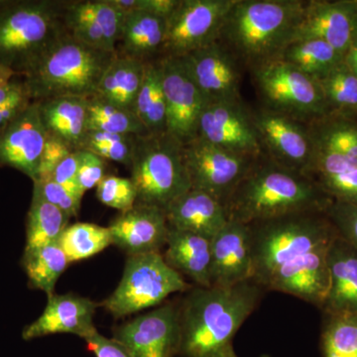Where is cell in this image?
I'll use <instances>...</instances> for the list:
<instances>
[{"mask_svg": "<svg viewBox=\"0 0 357 357\" xmlns=\"http://www.w3.org/2000/svg\"><path fill=\"white\" fill-rule=\"evenodd\" d=\"M263 289L249 280L230 287H197L180 302L181 357H227L232 340L261 300Z\"/></svg>", "mask_w": 357, "mask_h": 357, "instance_id": "cell-1", "label": "cell"}, {"mask_svg": "<svg viewBox=\"0 0 357 357\" xmlns=\"http://www.w3.org/2000/svg\"><path fill=\"white\" fill-rule=\"evenodd\" d=\"M333 199L299 172L258 158L225 203L229 220L244 225L304 213H325Z\"/></svg>", "mask_w": 357, "mask_h": 357, "instance_id": "cell-2", "label": "cell"}, {"mask_svg": "<svg viewBox=\"0 0 357 357\" xmlns=\"http://www.w3.org/2000/svg\"><path fill=\"white\" fill-rule=\"evenodd\" d=\"M304 7L298 0H236L218 42L255 69L280 58L292 43Z\"/></svg>", "mask_w": 357, "mask_h": 357, "instance_id": "cell-3", "label": "cell"}, {"mask_svg": "<svg viewBox=\"0 0 357 357\" xmlns=\"http://www.w3.org/2000/svg\"><path fill=\"white\" fill-rule=\"evenodd\" d=\"M115 55L65 33L22 77L23 83L32 102L64 96L91 98Z\"/></svg>", "mask_w": 357, "mask_h": 357, "instance_id": "cell-4", "label": "cell"}, {"mask_svg": "<svg viewBox=\"0 0 357 357\" xmlns=\"http://www.w3.org/2000/svg\"><path fill=\"white\" fill-rule=\"evenodd\" d=\"M61 0H0V66L27 75L66 31Z\"/></svg>", "mask_w": 357, "mask_h": 357, "instance_id": "cell-5", "label": "cell"}, {"mask_svg": "<svg viewBox=\"0 0 357 357\" xmlns=\"http://www.w3.org/2000/svg\"><path fill=\"white\" fill-rule=\"evenodd\" d=\"M249 227L252 280L261 287L275 270L314 249L330 245L337 236L325 213H296L252 223Z\"/></svg>", "mask_w": 357, "mask_h": 357, "instance_id": "cell-6", "label": "cell"}, {"mask_svg": "<svg viewBox=\"0 0 357 357\" xmlns=\"http://www.w3.org/2000/svg\"><path fill=\"white\" fill-rule=\"evenodd\" d=\"M137 203L165 211L192 189L183 157V144L170 134L141 136L131 165Z\"/></svg>", "mask_w": 357, "mask_h": 357, "instance_id": "cell-7", "label": "cell"}, {"mask_svg": "<svg viewBox=\"0 0 357 357\" xmlns=\"http://www.w3.org/2000/svg\"><path fill=\"white\" fill-rule=\"evenodd\" d=\"M191 288L161 252L131 255L119 286L102 306L114 318H124L160 306L173 294L188 292Z\"/></svg>", "mask_w": 357, "mask_h": 357, "instance_id": "cell-8", "label": "cell"}, {"mask_svg": "<svg viewBox=\"0 0 357 357\" xmlns=\"http://www.w3.org/2000/svg\"><path fill=\"white\" fill-rule=\"evenodd\" d=\"M256 84L269 109L288 116L316 119L330 109L317 79L282 59L255 68Z\"/></svg>", "mask_w": 357, "mask_h": 357, "instance_id": "cell-9", "label": "cell"}, {"mask_svg": "<svg viewBox=\"0 0 357 357\" xmlns=\"http://www.w3.org/2000/svg\"><path fill=\"white\" fill-rule=\"evenodd\" d=\"M236 0H180L166 20L162 58L184 57L218 41Z\"/></svg>", "mask_w": 357, "mask_h": 357, "instance_id": "cell-10", "label": "cell"}, {"mask_svg": "<svg viewBox=\"0 0 357 357\" xmlns=\"http://www.w3.org/2000/svg\"><path fill=\"white\" fill-rule=\"evenodd\" d=\"M183 157L192 189L208 192L223 204L258 159L201 138L183 145Z\"/></svg>", "mask_w": 357, "mask_h": 357, "instance_id": "cell-11", "label": "cell"}, {"mask_svg": "<svg viewBox=\"0 0 357 357\" xmlns=\"http://www.w3.org/2000/svg\"><path fill=\"white\" fill-rule=\"evenodd\" d=\"M115 340L131 357H175L181 342L180 302L169 301L156 309L116 326Z\"/></svg>", "mask_w": 357, "mask_h": 357, "instance_id": "cell-12", "label": "cell"}, {"mask_svg": "<svg viewBox=\"0 0 357 357\" xmlns=\"http://www.w3.org/2000/svg\"><path fill=\"white\" fill-rule=\"evenodd\" d=\"M166 98V132L183 145L197 137L206 98L181 57L161 58Z\"/></svg>", "mask_w": 357, "mask_h": 357, "instance_id": "cell-13", "label": "cell"}, {"mask_svg": "<svg viewBox=\"0 0 357 357\" xmlns=\"http://www.w3.org/2000/svg\"><path fill=\"white\" fill-rule=\"evenodd\" d=\"M196 138L255 158H259L262 151L253 115L248 114L241 100L206 103Z\"/></svg>", "mask_w": 357, "mask_h": 357, "instance_id": "cell-14", "label": "cell"}, {"mask_svg": "<svg viewBox=\"0 0 357 357\" xmlns=\"http://www.w3.org/2000/svg\"><path fill=\"white\" fill-rule=\"evenodd\" d=\"M60 15L73 38L115 53L124 15L109 0H61Z\"/></svg>", "mask_w": 357, "mask_h": 357, "instance_id": "cell-15", "label": "cell"}, {"mask_svg": "<svg viewBox=\"0 0 357 357\" xmlns=\"http://www.w3.org/2000/svg\"><path fill=\"white\" fill-rule=\"evenodd\" d=\"M356 37L357 0L310 1L305 3L292 43L321 40L344 57Z\"/></svg>", "mask_w": 357, "mask_h": 357, "instance_id": "cell-16", "label": "cell"}, {"mask_svg": "<svg viewBox=\"0 0 357 357\" xmlns=\"http://www.w3.org/2000/svg\"><path fill=\"white\" fill-rule=\"evenodd\" d=\"M261 145L267 147L270 158L280 165L305 175L312 159V143L310 130L293 117L264 109L253 114Z\"/></svg>", "mask_w": 357, "mask_h": 357, "instance_id": "cell-17", "label": "cell"}, {"mask_svg": "<svg viewBox=\"0 0 357 357\" xmlns=\"http://www.w3.org/2000/svg\"><path fill=\"white\" fill-rule=\"evenodd\" d=\"M46 139L38 102H32L0 131V167L15 169L34 180Z\"/></svg>", "mask_w": 357, "mask_h": 357, "instance_id": "cell-18", "label": "cell"}, {"mask_svg": "<svg viewBox=\"0 0 357 357\" xmlns=\"http://www.w3.org/2000/svg\"><path fill=\"white\" fill-rule=\"evenodd\" d=\"M181 58L206 103L239 100L237 60L222 43L215 42Z\"/></svg>", "mask_w": 357, "mask_h": 357, "instance_id": "cell-19", "label": "cell"}, {"mask_svg": "<svg viewBox=\"0 0 357 357\" xmlns=\"http://www.w3.org/2000/svg\"><path fill=\"white\" fill-rule=\"evenodd\" d=\"M252 277L250 227L229 220L211 241V286L230 287Z\"/></svg>", "mask_w": 357, "mask_h": 357, "instance_id": "cell-20", "label": "cell"}, {"mask_svg": "<svg viewBox=\"0 0 357 357\" xmlns=\"http://www.w3.org/2000/svg\"><path fill=\"white\" fill-rule=\"evenodd\" d=\"M98 304L76 294L48 296L46 307L38 319L25 326L21 333L26 342L57 335L70 333L86 340L96 332L93 319Z\"/></svg>", "mask_w": 357, "mask_h": 357, "instance_id": "cell-21", "label": "cell"}, {"mask_svg": "<svg viewBox=\"0 0 357 357\" xmlns=\"http://www.w3.org/2000/svg\"><path fill=\"white\" fill-rule=\"evenodd\" d=\"M328 246L314 249L275 270L264 282L262 288L295 296L321 307L330 285L326 263Z\"/></svg>", "mask_w": 357, "mask_h": 357, "instance_id": "cell-22", "label": "cell"}, {"mask_svg": "<svg viewBox=\"0 0 357 357\" xmlns=\"http://www.w3.org/2000/svg\"><path fill=\"white\" fill-rule=\"evenodd\" d=\"M112 244L128 256L160 252L166 245L169 225L165 211L136 203L110 222Z\"/></svg>", "mask_w": 357, "mask_h": 357, "instance_id": "cell-23", "label": "cell"}, {"mask_svg": "<svg viewBox=\"0 0 357 357\" xmlns=\"http://www.w3.org/2000/svg\"><path fill=\"white\" fill-rule=\"evenodd\" d=\"M326 263L330 285L321 309L325 314H357V251L337 234Z\"/></svg>", "mask_w": 357, "mask_h": 357, "instance_id": "cell-24", "label": "cell"}, {"mask_svg": "<svg viewBox=\"0 0 357 357\" xmlns=\"http://www.w3.org/2000/svg\"><path fill=\"white\" fill-rule=\"evenodd\" d=\"M169 227L213 239L229 222L225 204L208 192L191 189L166 211Z\"/></svg>", "mask_w": 357, "mask_h": 357, "instance_id": "cell-25", "label": "cell"}, {"mask_svg": "<svg viewBox=\"0 0 357 357\" xmlns=\"http://www.w3.org/2000/svg\"><path fill=\"white\" fill-rule=\"evenodd\" d=\"M47 135L63 141L72 151L81 150L88 132V98L77 96L49 98L38 102Z\"/></svg>", "mask_w": 357, "mask_h": 357, "instance_id": "cell-26", "label": "cell"}, {"mask_svg": "<svg viewBox=\"0 0 357 357\" xmlns=\"http://www.w3.org/2000/svg\"><path fill=\"white\" fill-rule=\"evenodd\" d=\"M166 262L199 287H211V239L169 227Z\"/></svg>", "mask_w": 357, "mask_h": 357, "instance_id": "cell-27", "label": "cell"}, {"mask_svg": "<svg viewBox=\"0 0 357 357\" xmlns=\"http://www.w3.org/2000/svg\"><path fill=\"white\" fill-rule=\"evenodd\" d=\"M166 20L154 14L136 11L124 16L115 53L149 63L162 58Z\"/></svg>", "mask_w": 357, "mask_h": 357, "instance_id": "cell-28", "label": "cell"}, {"mask_svg": "<svg viewBox=\"0 0 357 357\" xmlns=\"http://www.w3.org/2000/svg\"><path fill=\"white\" fill-rule=\"evenodd\" d=\"M145 65L140 61L116 54L93 96L134 112L144 79Z\"/></svg>", "mask_w": 357, "mask_h": 357, "instance_id": "cell-29", "label": "cell"}, {"mask_svg": "<svg viewBox=\"0 0 357 357\" xmlns=\"http://www.w3.org/2000/svg\"><path fill=\"white\" fill-rule=\"evenodd\" d=\"M70 264L60 243H54L37 248H24L21 266L27 276L30 288L53 295L61 275Z\"/></svg>", "mask_w": 357, "mask_h": 357, "instance_id": "cell-30", "label": "cell"}, {"mask_svg": "<svg viewBox=\"0 0 357 357\" xmlns=\"http://www.w3.org/2000/svg\"><path fill=\"white\" fill-rule=\"evenodd\" d=\"M134 112L149 134L166 132V98L161 59L145 65L144 79Z\"/></svg>", "mask_w": 357, "mask_h": 357, "instance_id": "cell-31", "label": "cell"}, {"mask_svg": "<svg viewBox=\"0 0 357 357\" xmlns=\"http://www.w3.org/2000/svg\"><path fill=\"white\" fill-rule=\"evenodd\" d=\"M70 217L33 191L31 204L26 218L25 248H37L59 243L69 225Z\"/></svg>", "mask_w": 357, "mask_h": 357, "instance_id": "cell-32", "label": "cell"}, {"mask_svg": "<svg viewBox=\"0 0 357 357\" xmlns=\"http://www.w3.org/2000/svg\"><path fill=\"white\" fill-rule=\"evenodd\" d=\"M280 59L312 79H318L340 64L344 56L325 41L310 39L289 45Z\"/></svg>", "mask_w": 357, "mask_h": 357, "instance_id": "cell-33", "label": "cell"}, {"mask_svg": "<svg viewBox=\"0 0 357 357\" xmlns=\"http://www.w3.org/2000/svg\"><path fill=\"white\" fill-rule=\"evenodd\" d=\"M70 263L89 259L112 244L109 227L95 223L69 225L59 241Z\"/></svg>", "mask_w": 357, "mask_h": 357, "instance_id": "cell-34", "label": "cell"}, {"mask_svg": "<svg viewBox=\"0 0 357 357\" xmlns=\"http://www.w3.org/2000/svg\"><path fill=\"white\" fill-rule=\"evenodd\" d=\"M88 128L122 135L149 134L135 112L121 109L96 96L88 98Z\"/></svg>", "mask_w": 357, "mask_h": 357, "instance_id": "cell-35", "label": "cell"}, {"mask_svg": "<svg viewBox=\"0 0 357 357\" xmlns=\"http://www.w3.org/2000/svg\"><path fill=\"white\" fill-rule=\"evenodd\" d=\"M321 351L323 357H357V314H326Z\"/></svg>", "mask_w": 357, "mask_h": 357, "instance_id": "cell-36", "label": "cell"}, {"mask_svg": "<svg viewBox=\"0 0 357 357\" xmlns=\"http://www.w3.org/2000/svg\"><path fill=\"white\" fill-rule=\"evenodd\" d=\"M317 82L330 110L357 112V76L344 61Z\"/></svg>", "mask_w": 357, "mask_h": 357, "instance_id": "cell-37", "label": "cell"}, {"mask_svg": "<svg viewBox=\"0 0 357 357\" xmlns=\"http://www.w3.org/2000/svg\"><path fill=\"white\" fill-rule=\"evenodd\" d=\"M140 137L141 136L88 130L81 150L98 155L105 161L123 164L129 169Z\"/></svg>", "mask_w": 357, "mask_h": 357, "instance_id": "cell-38", "label": "cell"}, {"mask_svg": "<svg viewBox=\"0 0 357 357\" xmlns=\"http://www.w3.org/2000/svg\"><path fill=\"white\" fill-rule=\"evenodd\" d=\"M310 133L314 142L357 162V124L354 122L326 121Z\"/></svg>", "mask_w": 357, "mask_h": 357, "instance_id": "cell-39", "label": "cell"}, {"mask_svg": "<svg viewBox=\"0 0 357 357\" xmlns=\"http://www.w3.org/2000/svg\"><path fill=\"white\" fill-rule=\"evenodd\" d=\"M100 203L121 213L132 208L137 203V191L130 178L107 175L96 187Z\"/></svg>", "mask_w": 357, "mask_h": 357, "instance_id": "cell-40", "label": "cell"}, {"mask_svg": "<svg viewBox=\"0 0 357 357\" xmlns=\"http://www.w3.org/2000/svg\"><path fill=\"white\" fill-rule=\"evenodd\" d=\"M325 213L337 236L357 251V204L333 201Z\"/></svg>", "mask_w": 357, "mask_h": 357, "instance_id": "cell-41", "label": "cell"}, {"mask_svg": "<svg viewBox=\"0 0 357 357\" xmlns=\"http://www.w3.org/2000/svg\"><path fill=\"white\" fill-rule=\"evenodd\" d=\"M314 183L333 201L357 204V167Z\"/></svg>", "mask_w": 357, "mask_h": 357, "instance_id": "cell-42", "label": "cell"}, {"mask_svg": "<svg viewBox=\"0 0 357 357\" xmlns=\"http://www.w3.org/2000/svg\"><path fill=\"white\" fill-rule=\"evenodd\" d=\"M33 191L38 192L49 204L64 211L70 218L79 215L82 199L54 181H35L33 182Z\"/></svg>", "mask_w": 357, "mask_h": 357, "instance_id": "cell-43", "label": "cell"}, {"mask_svg": "<svg viewBox=\"0 0 357 357\" xmlns=\"http://www.w3.org/2000/svg\"><path fill=\"white\" fill-rule=\"evenodd\" d=\"M72 152V150L63 141L53 136L47 135L41 160H40L38 172L33 182L50 180L56 167Z\"/></svg>", "mask_w": 357, "mask_h": 357, "instance_id": "cell-44", "label": "cell"}, {"mask_svg": "<svg viewBox=\"0 0 357 357\" xmlns=\"http://www.w3.org/2000/svg\"><path fill=\"white\" fill-rule=\"evenodd\" d=\"M107 161L98 155L82 150L77 183L82 192H86L98 187L100 181L107 176Z\"/></svg>", "mask_w": 357, "mask_h": 357, "instance_id": "cell-45", "label": "cell"}, {"mask_svg": "<svg viewBox=\"0 0 357 357\" xmlns=\"http://www.w3.org/2000/svg\"><path fill=\"white\" fill-rule=\"evenodd\" d=\"M82 150L73 151L56 167L50 180L62 185L79 198L83 199L84 194L82 192L79 183H77V174H79Z\"/></svg>", "mask_w": 357, "mask_h": 357, "instance_id": "cell-46", "label": "cell"}, {"mask_svg": "<svg viewBox=\"0 0 357 357\" xmlns=\"http://www.w3.org/2000/svg\"><path fill=\"white\" fill-rule=\"evenodd\" d=\"M89 351L96 357H131L128 349L119 344L114 338H109L100 335L96 331L86 340Z\"/></svg>", "mask_w": 357, "mask_h": 357, "instance_id": "cell-47", "label": "cell"}, {"mask_svg": "<svg viewBox=\"0 0 357 357\" xmlns=\"http://www.w3.org/2000/svg\"><path fill=\"white\" fill-rule=\"evenodd\" d=\"M31 102V98L25 88L24 91H21L0 107V131L13 122L23 110L27 109L28 105Z\"/></svg>", "mask_w": 357, "mask_h": 357, "instance_id": "cell-48", "label": "cell"}, {"mask_svg": "<svg viewBox=\"0 0 357 357\" xmlns=\"http://www.w3.org/2000/svg\"><path fill=\"white\" fill-rule=\"evenodd\" d=\"M178 3L180 0H137V11L154 14L166 20Z\"/></svg>", "mask_w": 357, "mask_h": 357, "instance_id": "cell-49", "label": "cell"}, {"mask_svg": "<svg viewBox=\"0 0 357 357\" xmlns=\"http://www.w3.org/2000/svg\"><path fill=\"white\" fill-rule=\"evenodd\" d=\"M20 77H13L10 81L0 86V107L10 100L21 91H24L25 86L23 79H18Z\"/></svg>", "mask_w": 357, "mask_h": 357, "instance_id": "cell-50", "label": "cell"}, {"mask_svg": "<svg viewBox=\"0 0 357 357\" xmlns=\"http://www.w3.org/2000/svg\"><path fill=\"white\" fill-rule=\"evenodd\" d=\"M15 77L17 76L14 74L13 70L6 69V68L1 67V66H0V86L7 83V82L10 81V79H13V77Z\"/></svg>", "mask_w": 357, "mask_h": 357, "instance_id": "cell-51", "label": "cell"}, {"mask_svg": "<svg viewBox=\"0 0 357 357\" xmlns=\"http://www.w3.org/2000/svg\"><path fill=\"white\" fill-rule=\"evenodd\" d=\"M344 62L357 76V56H344Z\"/></svg>", "mask_w": 357, "mask_h": 357, "instance_id": "cell-52", "label": "cell"}, {"mask_svg": "<svg viewBox=\"0 0 357 357\" xmlns=\"http://www.w3.org/2000/svg\"><path fill=\"white\" fill-rule=\"evenodd\" d=\"M227 357H238V356H236V352H234V351L230 352L229 356H227Z\"/></svg>", "mask_w": 357, "mask_h": 357, "instance_id": "cell-53", "label": "cell"}]
</instances>
